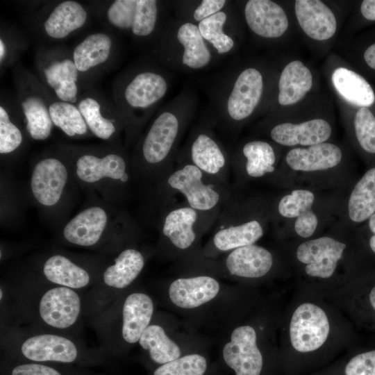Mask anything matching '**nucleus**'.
I'll use <instances>...</instances> for the list:
<instances>
[{"mask_svg": "<svg viewBox=\"0 0 375 375\" xmlns=\"http://www.w3.org/2000/svg\"><path fill=\"white\" fill-rule=\"evenodd\" d=\"M347 192L292 188L272 197L271 227L281 239L302 241L331 228L341 216Z\"/></svg>", "mask_w": 375, "mask_h": 375, "instance_id": "f257e3e1", "label": "nucleus"}, {"mask_svg": "<svg viewBox=\"0 0 375 375\" xmlns=\"http://www.w3.org/2000/svg\"><path fill=\"white\" fill-rule=\"evenodd\" d=\"M353 183L344 148L326 142L289 149L283 154L273 186L347 192Z\"/></svg>", "mask_w": 375, "mask_h": 375, "instance_id": "f03ea898", "label": "nucleus"}, {"mask_svg": "<svg viewBox=\"0 0 375 375\" xmlns=\"http://www.w3.org/2000/svg\"><path fill=\"white\" fill-rule=\"evenodd\" d=\"M42 271L49 281L69 288H81L90 282V275L85 269L60 254L49 257Z\"/></svg>", "mask_w": 375, "mask_h": 375, "instance_id": "72a5a7b5", "label": "nucleus"}, {"mask_svg": "<svg viewBox=\"0 0 375 375\" xmlns=\"http://www.w3.org/2000/svg\"><path fill=\"white\" fill-rule=\"evenodd\" d=\"M153 312L151 299L144 293H133L123 306L122 336L128 343H135L149 326Z\"/></svg>", "mask_w": 375, "mask_h": 375, "instance_id": "bb28decb", "label": "nucleus"}, {"mask_svg": "<svg viewBox=\"0 0 375 375\" xmlns=\"http://www.w3.org/2000/svg\"><path fill=\"white\" fill-rule=\"evenodd\" d=\"M12 375H61L55 369L40 364L28 363L16 366Z\"/></svg>", "mask_w": 375, "mask_h": 375, "instance_id": "a18cd8bd", "label": "nucleus"}, {"mask_svg": "<svg viewBox=\"0 0 375 375\" xmlns=\"http://www.w3.org/2000/svg\"><path fill=\"white\" fill-rule=\"evenodd\" d=\"M331 79L335 90L349 103L358 108H369L375 103L372 85L357 72L339 67L333 72Z\"/></svg>", "mask_w": 375, "mask_h": 375, "instance_id": "c756f323", "label": "nucleus"}, {"mask_svg": "<svg viewBox=\"0 0 375 375\" xmlns=\"http://www.w3.org/2000/svg\"><path fill=\"white\" fill-rule=\"evenodd\" d=\"M20 108L29 136L40 141L49 138L53 124L49 106L42 97L35 92L26 94L20 99Z\"/></svg>", "mask_w": 375, "mask_h": 375, "instance_id": "7c9ffc66", "label": "nucleus"}, {"mask_svg": "<svg viewBox=\"0 0 375 375\" xmlns=\"http://www.w3.org/2000/svg\"><path fill=\"white\" fill-rule=\"evenodd\" d=\"M226 3L225 0H203L194 10L193 17L199 22L222 11Z\"/></svg>", "mask_w": 375, "mask_h": 375, "instance_id": "c03bdc74", "label": "nucleus"}, {"mask_svg": "<svg viewBox=\"0 0 375 375\" xmlns=\"http://www.w3.org/2000/svg\"><path fill=\"white\" fill-rule=\"evenodd\" d=\"M263 91V78L255 68H247L238 75L226 102L231 119L242 122L249 118L258 105Z\"/></svg>", "mask_w": 375, "mask_h": 375, "instance_id": "a211bd4d", "label": "nucleus"}, {"mask_svg": "<svg viewBox=\"0 0 375 375\" xmlns=\"http://www.w3.org/2000/svg\"><path fill=\"white\" fill-rule=\"evenodd\" d=\"M78 73L72 58L53 59L42 67L43 78L57 98L72 103L77 101Z\"/></svg>", "mask_w": 375, "mask_h": 375, "instance_id": "a878e982", "label": "nucleus"}, {"mask_svg": "<svg viewBox=\"0 0 375 375\" xmlns=\"http://www.w3.org/2000/svg\"><path fill=\"white\" fill-rule=\"evenodd\" d=\"M362 59L367 67L375 72V42L369 44L362 53Z\"/></svg>", "mask_w": 375, "mask_h": 375, "instance_id": "de8ad7c7", "label": "nucleus"}, {"mask_svg": "<svg viewBox=\"0 0 375 375\" xmlns=\"http://www.w3.org/2000/svg\"><path fill=\"white\" fill-rule=\"evenodd\" d=\"M312 76L301 61L293 60L283 69L278 81V103L290 106L301 101L310 90Z\"/></svg>", "mask_w": 375, "mask_h": 375, "instance_id": "c85d7f7f", "label": "nucleus"}, {"mask_svg": "<svg viewBox=\"0 0 375 375\" xmlns=\"http://www.w3.org/2000/svg\"><path fill=\"white\" fill-rule=\"evenodd\" d=\"M342 375H375V349L351 357L342 369Z\"/></svg>", "mask_w": 375, "mask_h": 375, "instance_id": "37998d69", "label": "nucleus"}, {"mask_svg": "<svg viewBox=\"0 0 375 375\" xmlns=\"http://www.w3.org/2000/svg\"><path fill=\"white\" fill-rule=\"evenodd\" d=\"M294 10L299 26L310 38L326 40L335 34L336 18L331 10L322 1L297 0Z\"/></svg>", "mask_w": 375, "mask_h": 375, "instance_id": "5701e85b", "label": "nucleus"}, {"mask_svg": "<svg viewBox=\"0 0 375 375\" xmlns=\"http://www.w3.org/2000/svg\"><path fill=\"white\" fill-rule=\"evenodd\" d=\"M329 331L324 310L311 303H302L293 312L290 324L292 346L301 353L313 352L326 341Z\"/></svg>", "mask_w": 375, "mask_h": 375, "instance_id": "9d476101", "label": "nucleus"}, {"mask_svg": "<svg viewBox=\"0 0 375 375\" xmlns=\"http://www.w3.org/2000/svg\"><path fill=\"white\" fill-rule=\"evenodd\" d=\"M219 291V284L214 278L199 276L174 281L169 288V296L178 307L190 309L212 300Z\"/></svg>", "mask_w": 375, "mask_h": 375, "instance_id": "b1692460", "label": "nucleus"}, {"mask_svg": "<svg viewBox=\"0 0 375 375\" xmlns=\"http://www.w3.org/2000/svg\"><path fill=\"white\" fill-rule=\"evenodd\" d=\"M168 85L161 74L144 71L134 76L122 93L125 105L133 110H145L152 107L165 95Z\"/></svg>", "mask_w": 375, "mask_h": 375, "instance_id": "4be33fe9", "label": "nucleus"}, {"mask_svg": "<svg viewBox=\"0 0 375 375\" xmlns=\"http://www.w3.org/2000/svg\"><path fill=\"white\" fill-rule=\"evenodd\" d=\"M140 345L148 350L151 360L160 365L174 360L181 356L178 346L165 333L158 325H150L142 334Z\"/></svg>", "mask_w": 375, "mask_h": 375, "instance_id": "c9c22d12", "label": "nucleus"}, {"mask_svg": "<svg viewBox=\"0 0 375 375\" xmlns=\"http://www.w3.org/2000/svg\"><path fill=\"white\" fill-rule=\"evenodd\" d=\"M365 222H367V231L369 232L367 245L370 251L375 255V213Z\"/></svg>", "mask_w": 375, "mask_h": 375, "instance_id": "09e8293b", "label": "nucleus"}, {"mask_svg": "<svg viewBox=\"0 0 375 375\" xmlns=\"http://www.w3.org/2000/svg\"><path fill=\"white\" fill-rule=\"evenodd\" d=\"M353 138L365 153L375 155V115L367 107L359 108L352 122Z\"/></svg>", "mask_w": 375, "mask_h": 375, "instance_id": "ea45409f", "label": "nucleus"}, {"mask_svg": "<svg viewBox=\"0 0 375 375\" xmlns=\"http://www.w3.org/2000/svg\"><path fill=\"white\" fill-rule=\"evenodd\" d=\"M77 106L83 115L89 131L97 138L108 140L117 132L114 121L106 117L100 101L93 97L82 98Z\"/></svg>", "mask_w": 375, "mask_h": 375, "instance_id": "4c0bfd02", "label": "nucleus"}, {"mask_svg": "<svg viewBox=\"0 0 375 375\" xmlns=\"http://www.w3.org/2000/svg\"><path fill=\"white\" fill-rule=\"evenodd\" d=\"M227 19L225 12L220 11L198 24L199 30L205 40L208 41L219 53H225L234 46L233 40L223 31Z\"/></svg>", "mask_w": 375, "mask_h": 375, "instance_id": "58836bf2", "label": "nucleus"}, {"mask_svg": "<svg viewBox=\"0 0 375 375\" xmlns=\"http://www.w3.org/2000/svg\"><path fill=\"white\" fill-rule=\"evenodd\" d=\"M237 190L214 181L188 162L176 163L156 183L157 201L160 206L181 194L187 205L203 212L221 210Z\"/></svg>", "mask_w": 375, "mask_h": 375, "instance_id": "20e7f679", "label": "nucleus"}, {"mask_svg": "<svg viewBox=\"0 0 375 375\" xmlns=\"http://www.w3.org/2000/svg\"><path fill=\"white\" fill-rule=\"evenodd\" d=\"M22 354L37 362H72L77 357L75 344L69 339L51 334L29 338L21 347Z\"/></svg>", "mask_w": 375, "mask_h": 375, "instance_id": "393cba45", "label": "nucleus"}, {"mask_svg": "<svg viewBox=\"0 0 375 375\" xmlns=\"http://www.w3.org/2000/svg\"><path fill=\"white\" fill-rule=\"evenodd\" d=\"M81 310L80 298L76 292L67 287L49 290L42 297L39 312L43 321L56 328L72 326Z\"/></svg>", "mask_w": 375, "mask_h": 375, "instance_id": "6ab92c4d", "label": "nucleus"}, {"mask_svg": "<svg viewBox=\"0 0 375 375\" xmlns=\"http://www.w3.org/2000/svg\"><path fill=\"white\" fill-rule=\"evenodd\" d=\"M144 265L142 253L134 248L125 249L119 253L115 263L103 273L104 283L115 288H124L142 272Z\"/></svg>", "mask_w": 375, "mask_h": 375, "instance_id": "473e14b6", "label": "nucleus"}, {"mask_svg": "<svg viewBox=\"0 0 375 375\" xmlns=\"http://www.w3.org/2000/svg\"><path fill=\"white\" fill-rule=\"evenodd\" d=\"M112 42L103 33L88 35L78 44L72 53V59L78 72H85L105 63L111 53Z\"/></svg>", "mask_w": 375, "mask_h": 375, "instance_id": "2f4dec72", "label": "nucleus"}, {"mask_svg": "<svg viewBox=\"0 0 375 375\" xmlns=\"http://www.w3.org/2000/svg\"><path fill=\"white\" fill-rule=\"evenodd\" d=\"M375 213V166L354 181L344 197L340 220L356 230Z\"/></svg>", "mask_w": 375, "mask_h": 375, "instance_id": "dca6fc26", "label": "nucleus"}, {"mask_svg": "<svg viewBox=\"0 0 375 375\" xmlns=\"http://www.w3.org/2000/svg\"><path fill=\"white\" fill-rule=\"evenodd\" d=\"M75 172L80 181L90 184L108 179L125 186L131 178L130 165L127 159L115 152L103 156L83 154L76 161Z\"/></svg>", "mask_w": 375, "mask_h": 375, "instance_id": "2eb2a0df", "label": "nucleus"}, {"mask_svg": "<svg viewBox=\"0 0 375 375\" xmlns=\"http://www.w3.org/2000/svg\"><path fill=\"white\" fill-rule=\"evenodd\" d=\"M7 53V47L6 45L3 40L2 38L0 39V62L2 63V62L4 60L5 57Z\"/></svg>", "mask_w": 375, "mask_h": 375, "instance_id": "3c124183", "label": "nucleus"}, {"mask_svg": "<svg viewBox=\"0 0 375 375\" xmlns=\"http://www.w3.org/2000/svg\"><path fill=\"white\" fill-rule=\"evenodd\" d=\"M178 162L192 164L214 181L229 185L231 158L207 129L199 130L194 134L188 148L177 157L176 163Z\"/></svg>", "mask_w": 375, "mask_h": 375, "instance_id": "1a4fd4ad", "label": "nucleus"}, {"mask_svg": "<svg viewBox=\"0 0 375 375\" xmlns=\"http://www.w3.org/2000/svg\"><path fill=\"white\" fill-rule=\"evenodd\" d=\"M333 132L332 124L328 120L312 118L276 123L269 127L268 135L275 144L291 149L329 142Z\"/></svg>", "mask_w": 375, "mask_h": 375, "instance_id": "ddd939ff", "label": "nucleus"}, {"mask_svg": "<svg viewBox=\"0 0 375 375\" xmlns=\"http://www.w3.org/2000/svg\"><path fill=\"white\" fill-rule=\"evenodd\" d=\"M106 17L113 26L129 30L139 37L152 33L158 19L154 0H115L107 9Z\"/></svg>", "mask_w": 375, "mask_h": 375, "instance_id": "f8f14e48", "label": "nucleus"}, {"mask_svg": "<svg viewBox=\"0 0 375 375\" xmlns=\"http://www.w3.org/2000/svg\"><path fill=\"white\" fill-rule=\"evenodd\" d=\"M223 358L235 375H261L264 360L253 328L241 326L235 328L231 341L224 347Z\"/></svg>", "mask_w": 375, "mask_h": 375, "instance_id": "4468645a", "label": "nucleus"}, {"mask_svg": "<svg viewBox=\"0 0 375 375\" xmlns=\"http://www.w3.org/2000/svg\"><path fill=\"white\" fill-rule=\"evenodd\" d=\"M238 190L223 206L213 226L211 244L219 252L256 244L271 227L273 197Z\"/></svg>", "mask_w": 375, "mask_h": 375, "instance_id": "7ed1b4c3", "label": "nucleus"}, {"mask_svg": "<svg viewBox=\"0 0 375 375\" xmlns=\"http://www.w3.org/2000/svg\"><path fill=\"white\" fill-rule=\"evenodd\" d=\"M158 227L162 239L176 250L191 248L199 236L213 227L221 212L195 210L172 199L160 206Z\"/></svg>", "mask_w": 375, "mask_h": 375, "instance_id": "0eeeda50", "label": "nucleus"}, {"mask_svg": "<svg viewBox=\"0 0 375 375\" xmlns=\"http://www.w3.org/2000/svg\"><path fill=\"white\" fill-rule=\"evenodd\" d=\"M207 368L205 358L199 354H190L161 365L153 375H203Z\"/></svg>", "mask_w": 375, "mask_h": 375, "instance_id": "a19ab883", "label": "nucleus"}, {"mask_svg": "<svg viewBox=\"0 0 375 375\" xmlns=\"http://www.w3.org/2000/svg\"><path fill=\"white\" fill-rule=\"evenodd\" d=\"M184 125L183 119L171 111L155 118L133 159V170L138 176L157 183L172 169Z\"/></svg>", "mask_w": 375, "mask_h": 375, "instance_id": "39448f33", "label": "nucleus"}, {"mask_svg": "<svg viewBox=\"0 0 375 375\" xmlns=\"http://www.w3.org/2000/svg\"><path fill=\"white\" fill-rule=\"evenodd\" d=\"M353 230L340 219L323 234L302 241H296L292 258L303 273L308 277L320 279L332 278L347 262L351 253Z\"/></svg>", "mask_w": 375, "mask_h": 375, "instance_id": "423d86ee", "label": "nucleus"}, {"mask_svg": "<svg viewBox=\"0 0 375 375\" xmlns=\"http://www.w3.org/2000/svg\"><path fill=\"white\" fill-rule=\"evenodd\" d=\"M176 38L183 47L182 63L184 65L197 69L210 62L211 53L198 26L190 22L181 24L177 31Z\"/></svg>", "mask_w": 375, "mask_h": 375, "instance_id": "f704fd0d", "label": "nucleus"}, {"mask_svg": "<svg viewBox=\"0 0 375 375\" xmlns=\"http://www.w3.org/2000/svg\"><path fill=\"white\" fill-rule=\"evenodd\" d=\"M244 17L249 28L262 38H279L288 28L285 10L272 1H248L244 7Z\"/></svg>", "mask_w": 375, "mask_h": 375, "instance_id": "aec40b11", "label": "nucleus"}, {"mask_svg": "<svg viewBox=\"0 0 375 375\" xmlns=\"http://www.w3.org/2000/svg\"><path fill=\"white\" fill-rule=\"evenodd\" d=\"M2 296H3V292H2V290L1 289L0 290V299L1 300L2 299Z\"/></svg>", "mask_w": 375, "mask_h": 375, "instance_id": "603ef678", "label": "nucleus"}, {"mask_svg": "<svg viewBox=\"0 0 375 375\" xmlns=\"http://www.w3.org/2000/svg\"><path fill=\"white\" fill-rule=\"evenodd\" d=\"M23 135L21 130L10 120L7 110L0 106V153L8 154L22 144Z\"/></svg>", "mask_w": 375, "mask_h": 375, "instance_id": "79ce46f5", "label": "nucleus"}, {"mask_svg": "<svg viewBox=\"0 0 375 375\" xmlns=\"http://www.w3.org/2000/svg\"><path fill=\"white\" fill-rule=\"evenodd\" d=\"M88 13L78 2L64 1L58 4L44 22V29L48 36L59 40L67 37L81 28L86 22Z\"/></svg>", "mask_w": 375, "mask_h": 375, "instance_id": "cd10ccee", "label": "nucleus"}, {"mask_svg": "<svg viewBox=\"0 0 375 375\" xmlns=\"http://www.w3.org/2000/svg\"><path fill=\"white\" fill-rule=\"evenodd\" d=\"M49 111L53 124L65 135L71 138L81 137L88 133L89 128L77 106L57 101L49 105Z\"/></svg>", "mask_w": 375, "mask_h": 375, "instance_id": "e433bc0d", "label": "nucleus"}, {"mask_svg": "<svg viewBox=\"0 0 375 375\" xmlns=\"http://www.w3.org/2000/svg\"><path fill=\"white\" fill-rule=\"evenodd\" d=\"M111 224L108 211L103 206L92 205L69 220L63 228L62 235L71 244L91 247L101 240Z\"/></svg>", "mask_w": 375, "mask_h": 375, "instance_id": "f3484780", "label": "nucleus"}, {"mask_svg": "<svg viewBox=\"0 0 375 375\" xmlns=\"http://www.w3.org/2000/svg\"><path fill=\"white\" fill-rule=\"evenodd\" d=\"M274 263L272 251L256 244L231 251L224 262L230 274L246 278L266 276L272 271Z\"/></svg>", "mask_w": 375, "mask_h": 375, "instance_id": "412c9836", "label": "nucleus"}, {"mask_svg": "<svg viewBox=\"0 0 375 375\" xmlns=\"http://www.w3.org/2000/svg\"><path fill=\"white\" fill-rule=\"evenodd\" d=\"M69 171L59 158L47 157L34 165L30 181V188L34 199L42 207L56 206L64 195Z\"/></svg>", "mask_w": 375, "mask_h": 375, "instance_id": "9b49d317", "label": "nucleus"}, {"mask_svg": "<svg viewBox=\"0 0 375 375\" xmlns=\"http://www.w3.org/2000/svg\"><path fill=\"white\" fill-rule=\"evenodd\" d=\"M360 13L368 21L375 22V0H365L361 2Z\"/></svg>", "mask_w": 375, "mask_h": 375, "instance_id": "49530a36", "label": "nucleus"}, {"mask_svg": "<svg viewBox=\"0 0 375 375\" xmlns=\"http://www.w3.org/2000/svg\"><path fill=\"white\" fill-rule=\"evenodd\" d=\"M369 305L375 314V285H373L369 291L367 296Z\"/></svg>", "mask_w": 375, "mask_h": 375, "instance_id": "8fccbe9b", "label": "nucleus"}, {"mask_svg": "<svg viewBox=\"0 0 375 375\" xmlns=\"http://www.w3.org/2000/svg\"><path fill=\"white\" fill-rule=\"evenodd\" d=\"M277 147L266 140H252L244 142L231 158L235 188L242 189L252 182L273 185L283 158Z\"/></svg>", "mask_w": 375, "mask_h": 375, "instance_id": "6e6552de", "label": "nucleus"}]
</instances>
